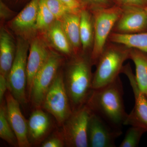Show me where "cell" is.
Wrapping results in <instances>:
<instances>
[{
	"instance_id": "1f68e13d",
	"label": "cell",
	"mask_w": 147,
	"mask_h": 147,
	"mask_svg": "<svg viewBox=\"0 0 147 147\" xmlns=\"http://www.w3.org/2000/svg\"><path fill=\"white\" fill-rule=\"evenodd\" d=\"M144 9L145 11H146V12L147 15V5L144 7Z\"/></svg>"
},
{
	"instance_id": "cb8c5ba5",
	"label": "cell",
	"mask_w": 147,
	"mask_h": 147,
	"mask_svg": "<svg viewBox=\"0 0 147 147\" xmlns=\"http://www.w3.org/2000/svg\"><path fill=\"white\" fill-rule=\"evenodd\" d=\"M146 132L144 129L139 127L131 126L127 129L123 140L119 147H137L143 134Z\"/></svg>"
},
{
	"instance_id": "52a82bcc",
	"label": "cell",
	"mask_w": 147,
	"mask_h": 147,
	"mask_svg": "<svg viewBox=\"0 0 147 147\" xmlns=\"http://www.w3.org/2000/svg\"><path fill=\"white\" fill-rule=\"evenodd\" d=\"M41 108L52 115L60 126L72 112L63 80V69L59 70L54 82L45 95Z\"/></svg>"
},
{
	"instance_id": "f546056e",
	"label": "cell",
	"mask_w": 147,
	"mask_h": 147,
	"mask_svg": "<svg viewBox=\"0 0 147 147\" xmlns=\"http://www.w3.org/2000/svg\"><path fill=\"white\" fill-rule=\"evenodd\" d=\"M8 90L7 79L2 74H0V104L5 100V96Z\"/></svg>"
},
{
	"instance_id": "277c9868",
	"label": "cell",
	"mask_w": 147,
	"mask_h": 147,
	"mask_svg": "<svg viewBox=\"0 0 147 147\" xmlns=\"http://www.w3.org/2000/svg\"><path fill=\"white\" fill-rule=\"evenodd\" d=\"M16 52L13 64L7 77L8 90L20 102H28L27 93V67L30 42L20 36L17 37Z\"/></svg>"
},
{
	"instance_id": "d4e9b609",
	"label": "cell",
	"mask_w": 147,
	"mask_h": 147,
	"mask_svg": "<svg viewBox=\"0 0 147 147\" xmlns=\"http://www.w3.org/2000/svg\"><path fill=\"white\" fill-rule=\"evenodd\" d=\"M48 8L57 20H60L67 13L72 12L60 0H45Z\"/></svg>"
},
{
	"instance_id": "d6986e66",
	"label": "cell",
	"mask_w": 147,
	"mask_h": 147,
	"mask_svg": "<svg viewBox=\"0 0 147 147\" xmlns=\"http://www.w3.org/2000/svg\"><path fill=\"white\" fill-rule=\"evenodd\" d=\"M80 33L82 52L90 54L94 40V21L91 11L87 8L80 11Z\"/></svg>"
},
{
	"instance_id": "7c38bea8",
	"label": "cell",
	"mask_w": 147,
	"mask_h": 147,
	"mask_svg": "<svg viewBox=\"0 0 147 147\" xmlns=\"http://www.w3.org/2000/svg\"><path fill=\"white\" fill-rule=\"evenodd\" d=\"M51 49L42 36L40 34L37 35L30 42L27 67L28 98L34 79L49 57Z\"/></svg>"
},
{
	"instance_id": "6da1fadb",
	"label": "cell",
	"mask_w": 147,
	"mask_h": 147,
	"mask_svg": "<svg viewBox=\"0 0 147 147\" xmlns=\"http://www.w3.org/2000/svg\"><path fill=\"white\" fill-rule=\"evenodd\" d=\"M90 53H78L67 59L63 80L72 111L86 103L92 91L93 74Z\"/></svg>"
},
{
	"instance_id": "484cf974",
	"label": "cell",
	"mask_w": 147,
	"mask_h": 147,
	"mask_svg": "<svg viewBox=\"0 0 147 147\" xmlns=\"http://www.w3.org/2000/svg\"><path fill=\"white\" fill-rule=\"evenodd\" d=\"M40 146L41 147H65V141L61 131L56 130L53 132L42 142Z\"/></svg>"
},
{
	"instance_id": "ac0fdd59",
	"label": "cell",
	"mask_w": 147,
	"mask_h": 147,
	"mask_svg": "<svg viewBox=\"0 0 147 147\" xmlns=\"http://www.w3.org/2000/svg\"><path fill=\"white\" fill-rule=\"evenodd\" d=\"M62 26L74 55L82 52L80 33V12H70L60 20Z\"/></svg>"
},
{
	"instance_id": "30bf717a",
	"label": "cell",
	"mask_w": 147,
	"mask_h": 147,
	"mask_svg": "<svg viewBox=\"0 0 147 147\" xmlns=\"http://www.w3.org/2000/svg\"><path fill=\"white\" fill-rule=\"evenodd\" d=\"M40 0H31L14 18L7 22L9 29L17 35L30 42L38 34L37 16Z\"/></svg>"
},
{
	"instance_id": "ffe728a7",
	"label": "cell",
	"mask_w": 147,
	"mask_h": 147,
	"mask_svg": "<svg viewBox=\"0 0 147 147\" xmlns=\"http://www.w3.org/2000/svg\"><path fill=\"white\" fill-rule=\"evenodd\" d=\"M108 39L110 42L137 49L147 54V32L133 34L112 32Z\"/></svg>"
},
{
	"instance_id": "8992f818",
	"label": "cell",
	"mask_w": 147,
	"mask_h": 147,
	"mask_svg": "<svg viewBox=\"0 0 147 147\" xmlns=\"http://www.w3.org/2000/svg\"><path fill=\"white\" fill-rule=\"evenodd\" d=\"M64 63L63 55L52 48L49 57L37 73L32 84L28 100L33 108H41L45 95Z\"/></svg>"
},
{
	"instance_id": "8fae6325",
	"label": "cell",
	"mask_w": 147,
	"mask_h": 147,
	"mask_svg": "<svg viewBox=\"0 0 147 147\" xmlns=\"http://www.w3.org/2000/svg\"><path fill=\"white\" fill-rule=\"evenodd\" d=\"M121 73L128 78L134 93L135 104L131 113L128 114L124 125L139 127L147 132V96L139 88L135 74L129 63L123 66Z\"/></svg>"
},
{
	"instance_id": "f1b7e54d",
	"label": "cell",
	"mask_w": 147,
	"mask_h": 147,
	"mask_svg": "<svg viewBox=\"0 0 147 147\" xmlns=\"http://www.w3.org/2000/svg\"><path fill=\"white\" fill-rule=\"evenodd\" d=\"M72 12H79L84 7L78 0H60Z\"/></svg>"
},
{
	"instance_id": "83f0119b",
	"label": "cell",
	"mask_w": 147,
	"mask_h": 147,
	"mask_svg": "<svg viewBox=\"0 0 147 147\" xmlns=\"http://www.w3.org/2000/svg\"><path fill=\"white\" fill-rule=\"evenodd\" d=\"M15 12L11 10L2 1H0V18L1 22H4L12 19L16 16Z\"/></svg>"
},
{
	"instance_id": "4fadbf2b",
	"label": "cell",
	"mask_w": 147,
	"mask_h": 147,
	"mask_svg": "<svg viewBox=\"0 0 147 147\" xmlns=\"http://www.w3.org/2000/svg\"><path fill=\"white\" fill-rule=\"evenodd\" d=\"M122 11L113 31L121 34H133L147 30V15L144 8L122 5Z\"/></svg>"
},
{
	"instance_id": "2e32d148",
	"label": "cell",
	"mask_w": 147,
	"mask_h": 147,
	"mask_svg": "<svg viewBox=\"0 0 147 147\" xmlns=\"http://www.w3.org/2000/svg\"><path fill=\"white\" fill-rule=\"evenodd\" d=\"M41 35L48 45L67 59L74 55L68 38L59 20H57Z\"/></svg>"
},
{
	"instance_id": "9a60e30c",
	"label": "cell",
	"mask_w": 147,
	"mask_h": 147,
	"mask_svg": "<svg viewBox=\"0 0 147 147\" xmlns=\"http://www.w3.org/2000/svg\"><path fill=\"white\" fill-rule=\"evenodd\" d=\"M42 108H35L28 120V135L31 146H40L51 134L53 124Z\"/></svg>"
},
{
	"instance_id": "5bb4252c",
	"label": "cell",
	"mask_w": 147,
	"mask_h": 147,
	"mask_svg": "<svg viewBox=\"0 0 147 147\" xmlns=\"http://www.w3.org/2000/svg\"><path fill=\"white\" fill-rule=\"evenodd\" d=\"M7 117L9 122L16 134L18 147L31 146L28 135V120L23 115L20 102L7 90L5 96Z\"/></svg>"
},
{
	"instance_id": "44dd1931",
	"label": "cell",
	"mask_w": 147,
	"mask_h": 147,
	"mask_svg": "<svg viewBox=\"0 0 147 147\" xmlns=\"http://www.w3.org/2000/svg\"><path fill=\"white\" fill-rule=\"evenodd\" d=\"M129 59L135 65V77L137 85L147 96V54L137 49L130 48Z\"/></svg>"
},
{
	"instance_id": "9c48e42d",
	"label": "cell",
	"mask_w": 147,
	"mask_h": 147,
	"mask_svg": "<svg viewBox=\"0 0 147 147\" xmlns=\"http://www.w3.org/2000/svg\"><path fill=\"white\" fill-rule=\"evenodd\" d=\"M122 133L121 129L111 126L100 117L92 112L88 125L89 147H116V139Z\"/></svg>"
},
{
	"instance_id": "5b68a950",
	"label": "cell",
	"mask_w": 147,
	"mask_h": 147,
	"mask_svg": "<svg viewBox=\"0 0 147 147\" xmlns=\"http://www.w3.org/2000/svg\"><path fill=\"white\" fill-rule=\"evenodd\" d=\"M94 21V40L90 53L93 65L97 63L106 45L111 32L122 11L121 7L112 6L90 10Z\"/></svg>"
},
{
	"instance_id": "603a6c76",
	"label": "cell",
	"mask_w": 147,
	"mask_h": 147,
	"mask_svg": "<svg viewBox=\"0 0 147 147\" xmlns=\"http://www.w3.org/2000/svg\"><path fill=\"white\" fill-rule=\"evenodd\" d=\"M57 20L48 8L45 0H40L36 23V29L38 34H42L48 30Z\"/></svg>"
},
{
	"instance_id": "4dcf8cb0",
	"label": "cell",
	"mask_w": 147,
	"mask_h": 147,
	"mask_svg": "<svg viewBox=\"0 0 147 147\" xmlns=\"http://www.w3.org/2000/svg\"><path fill=\"white\" fill-rule=\"evenodd\" d=\"M122 5H132L144 7L147 5L144 0H118Z\"/></svg>"
},
{
	"instance_id": "e0dca14e",
	"label": "cell",
	"mask_w": 147,
	"mask_h": 147,
	"mask_svg": "<svg viewBox=\"0 0 147 147\" xmlns=\"http://www.w3.org/2000/svg\"><path fill=\"white\" fill-rule=\"evenodd\" d=\"M17 44L11 33L2 25L0 30V74L7 79L16 56Z\"/></svg>"
},
{
	"instance_id": "7a4b0ae2",
	"label": "cell",
	"mask_w": 147,
	"mask_h": 147,
	"mask_svg": "<svg viewBox=\"0 0 147 147\" xmlns=\"http://www.w3.org/2000/svg\"><path fill=\"white\" fill-rule=\"evenodd\" d=\"M86 104L111 126L121 129L128 114L125 109L123 86L119 76L107 86L93 90Z\"/></svg>"
},
{
	"instance_id": "7402d4cb",
	"label": "cell",
	"mask_w": 147,
	"mask_h": 147,
	"mask_svg": "<svg viewBox=\"0 0 147 147\" xmlns=\"http://www.w3.org/2000/svg\"><path fill=\"white\" fill-rule=\"evenodd\" d=\"M0 104V137L10 146L18 147L17 137L7 117L5 100Z\"/></svg>"
},
{
	"instance_id": "ba28073f",
	"label": "cell",
	"mask_w": 147,
	"mask_h": 147,
	"mask_svg": "<svg viewBox=\"0 0 147 147\" xmlns=\"http://www.w3.org/2000/svg\"><path fill=\"white\" fill-rule=\"evenodd\" d=\"M92 111L86 104L72 111L61 129L68 147H88V125Z\"/></svg>"
},
{
	"instance_id": "4316f807",
	"label": "cell",
	"mask_w": 147,
	"mask_h": 147,
	"mask_svg": "<svg viewBox=\"0 0 147 147\" xmlns=\"http://www.w3.org/2000/svg\"><path fill=\"white\" fill-rule=\"evenodd\" d=\"M84 8L90 10L95 9L106 8L112 6L110 0H78Z\"/></svg>"
},
{
	"instance_id": "3957f363",
	"label": "cell",
	"mask_w": 147,
	"mask_h": 147,
	"mask_svg": "<svg viewBox=\"0 0 147 147\" xmlns=\"http://www.w3.org/2000/svg\"><path fill=\"white\" fill-rule=\"evenodd\" d=\"M130 50V48L113 42L106 45L93 74V90L107 86L119 77L124 63L129 59Z\"/></svg>"
},
{
	"instance_id": "836d02e7",
	"label": "cell",
	"mask_w": 147,
	"mask_h": 147,
	"mask_svg": "<svg viewBox=\"0 0 147 147\" xmlns=\"http://www.w3.org/2000/svg\"><path fill=\"white\" fill-rule=\"evenodd\" d=\"M13 1H18V0H13Z\"/></svg>"
},
{
	"instance_id": "d6a6232c",
	"label": "cell",
	"mask_w": 147,
	"mask_h": 147,
	"mask_svg": "<svg viewBox=\"0 0 147 147\" xmlns=\"http://www.w3.org/2000/svg\"><path fill=\"white\" fill-rule=\"evenodd\" d=\"M144 1H145L147 3V0H144Z\"/></svg>"
}]
</instances>
